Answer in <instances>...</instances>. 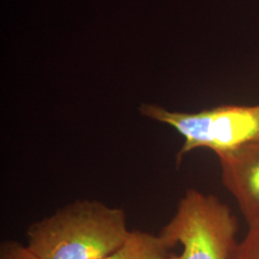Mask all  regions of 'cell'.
Here are the masks:
<instances>
[{
    "label": "cell",
    "instance_id": "5b68a950",
    "mask_svg": "<svg viewBox=\"0 0 259 259\" xmlns=\"http://www.w3.org/2000/svg\"><path fill=\"white\" fill-rule=\"evenodd\" d=\"M172 249L160 234L134 230L120 248L103 259H163Z\"/></svg>",
    "mask_w": 259,
    "mask_h": 259
},
{
    "label": "cell",
    "instance_id": "6da1fadb",
    "mask_svg": "<svg viewBox=\"0 0 259 259\" xmlns=\"http://www.w3.org/2000/svg\"><path fill=\"white\" fill-rule=\"evenodd\" d=\"M127 215L97 200H77L31 224L28 248L40 259H103L130 234Z\"/></svg>",
    "mask_w": 259,
    "mask_h": 259
},
{
    "label": "cell",
    "instance_id": "8992f818",
    "mask_svg": "<svg viewBox=\"0 0 259 259\" xmlns=\"http://www.w3.org/2000/svg\"><path fill=\"white\" fill-rule=\"evenodd\" d=\"M230 259H259V221L248 226V231L238 241Z\"/></svg>",
    "mask_w": 259,
    "mask_h": 259
},
{
    "label": "cell",
    "instance_id": "52a82bcc",
    "mask_svg": "<svg viewBox=\"0 0 259 259\" xmlns=\"http://www.w3.org/2000/svg\"><path fill=\"white\" fill-rule=\"evenodd\" d=\"M0 259H40L28 246L15 240H5L0 244Z\"/></svg>",
    "mask_w": 259,
    "mask_h": 259
},
{
    "label": "cell",
    "instance_id": "7a4b0ae2",
    "mask_svg": "<svg viewBox=\"0 0 259 259\" xmlns=\"http://www.w3.org/2000/svg\"><path fill=\"white\" fill-rule=\"evenodd\" d=\"M238 220L216 196L189 189L159 234L180 253L163 259H230L238 241Z\"/></svg>",
    "mask_w": 259,
    "mask_h": 259
},
{
    "label": "cell",
    "instance_id": "3957f363",
    "mask_svg": "<svg viewBox=\"0 0 259 259\" xmlns=\"http://www.w3.org/2000/svg\"><path fill=\"white\" fill-rule=\"evenodd\" d=\"M139 111L183 136L185 142L178 153V162L196 149H209L218 156L259 140V105H225L190 113L142 104Z\"/></svg>",
    "mask_w": 259,
    "mask_h": 259
},
{
    "label": "cell",
    "instance_id": "277c9868",
    "mask_svg": "<svg viewBox=\"0 0 259 259\" xmlns=\"http://www.w3.org/2000/svg\"><path fill=\"white\" fill-rule=\"evenodd\" d=\"M224 186L248 226L259 221V140L217 156Z\"/></svg>",
    "mask_w": 259,
    "mask_h": 259
}]
</instances>
